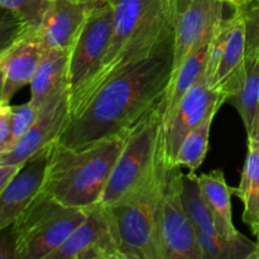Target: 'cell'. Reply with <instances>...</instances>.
<instances>
[{"label":"cell","instance_id":"cell-1","mask_svg":"<svg viewBox=\"0 0 259 259\" xmlns=\"http://www.w3.org/2000/svg\"><path fill=\"white\" fill-rule=\"evenodd\" d=\"M174 71V38L149 57L109 78L70 116L58 143L81 147L129 133L157 106L162 105Z\"/></svg>","mask_w":259,"mask_h":259},{"label":"cell","instance_id":"cell-2","mask_svg":"<svg viewBox=\"0 0 259 259\" xmlns=\"http://www.w3.org/2000/svg\"><path fill=\"white\" fill-rule=\"evenodd\" d=\"M108 2L114 10L110 45L98 75L71 110V115L109 78L149 57L162 45L175 38V0Z\"/></svg>","mask_w":259,"mask_h":259},{"label":"cell","instance_id":"cell-3","mask_svg":"<svg viewBox=\"0 0 259 259\" xmlns=\"http://www.w3.org/2000/svg\"><path fill=\"white\" fill-rule=\"evenodd\" d=\"M129 134L75 148L55 142L40 191L66 206L89 210L99 205Z\"/></svg>","mask_w":259,"mask_h":259},{"label":"cell","instance_id":"cell-4","mask_svg":"<svg viewBox=\"0 0 259 259\" xmlns=\"http://www.w3.org/2000/svg\"><path fill=\"white\" fill-rule=\"evenodd\" d=\"M162 108L163 104L153 109L131 132L99 205L126 201L169 164L163 151Z\"/></svg>","mask_w":259,"mask_h":259},{"label":"cell","instance_id":"cell-5","mask_svg":"<svg viewBox=\"0 0 259 259\" xmlns=\"http://www.w3.org/2000/svg\"><path fill=\"white\" fill-rule=\"evenodd\" d=\"M169 167L126 201L105 206L124 259H162L157 218Z\"/></svg>","mask_w":259,"mask_h":259},{"label":"cell","instance_id":"cell-6","mask_svg":"<svg viewBox=\"0 0 259 259\" xmlns=\"http://www.w3.org/2000/svg\"><path fill=\"white\" fill-rule=\"evenodd\" d=\"M88 210L66 206L39 191L14 223L17 259H48L83 222Z\"/></svg>","mask_w":259,"mask_h":259},{"label":"cell","instance_id":"cell-7","mask_svg":"<svg viewBox=\"0 0 259 259\" xmlns=\"http://www.w3.org/2000/svg\"><path fill=\"white\" fill-rule=\"evenodd\" d=\"M114 10L108 0L91 9L68 53L70 111L77 105L91 81L98 75L108 52L113 33Z\"/></svg>","mask_w":259,"mask_h":259},{"label":"cell","instance_id":"cell-8","mask_svg":"<svg viewBox=\"0 0 259 259\" xmlns=\"http://www.w3.org/2000/svg\"><path fill=\"white\" fill-rule=\"evenodd\" d=\"M181 167L171 166L158 205L157 232L162 259H201L197 230L181 199Z\"/></svg>","mask_w":259,"mask_h":259},{"label":"cell","instance_id":"cell-9","mask_svg":"<svg viewBox=\"0 0 259 259\" xmlns=\"http://www.w3.org/2000/svg\"><path fill=\"white\" fill-rule=\"evenodd\" d=\"M48 259H124L105 206L89 209L83 222Z\"/></svg>","mask_w":259,"mask_h":259},{"label":"cell","instance_id":"cell-10","mask_svg":"<svg viewBox=\"0 0 259 259\" xmlns=\"http://www.w3.org/2000/svg\"><path fill=\"white\" fill-rule=\"evenodd\" d=\"M225 4L224 0H175L172 75L192 51L214 32L218 23L224 18Z\"/></svg>","mask_w":259,"mask_h":259},{"label":"cell","instance_id":"cell-11","mask_svg":"<svg viewBox=\"0 0 259 259\" xmlns=\"http://www.w3.org/2000/svg\"><path fill=\"white\" fill-rule=\"evenodd\" d=\"M224 100L207 83L205 75L185 94L171 118L163 124V151L167 162L174 166L185 138L204 121L207 114L220 108Z\"/></svg>","mask_w":259,"mask_h":259},{"label":"cell","instance_id":"cell-12","mask_svg":"<svg viewBox=\"0 0 259 259\" xmlns=\"http://www.w3.org/2000/svg\"><path fill=\"white\" fill-rule=\"evenodd\" d=\"M68 90L53 96L39 110L37 119L17 144L0 156V164L23 166L33 156L58 141L70 120Z\"/></svg>","mask_w":259,"mask_h":259},{"label":"cell","instance_id":"cell-13","mask_svg":"<svg viewBox=\"0 0 259 259\" xmlns=\"http://www.w3.org/2000/svg\"><path fill=\"white\" fill-rule=\"evenodd\" d=\"M98 2H72V0H51L39 27L32 33L45 51H70L80 30ZM105 2V0H104Z\"/></svg>","mask_w":259,"mask_h":259},{"label":"cell","instance_id":"cell-14","mask_svg":"<svg viewBox=\"0 0 259 259\" xmlns=\"http://www.w3.org/2000/svg\"><path fill=\"white\" fill-rule=\"evenodd\" d=\"M51 147L25 162L0 192V230L14 224L40 191Z\"/></svg>","mask_w":259,"mask_h":259},{"label":"cell","instance_id":"cell-15","mask_svg":"<svg viewBox=\"0 0 259 259\" xmlns=\"http://www.w3.org/2000/svg\"><path fill=\"white\" fill-rule=\"evenodd\" d=\"M245 76V25L242 9L234 8V22L228 37L222 61L210 88L227 103L239 91Z\"/></svg>","mask_w":259,"mask_h":259},{"label":"cell","instance_id":"cell-16","mask_svg":"<svg viewBox=\"0 0 259 259\" xmlns=\"http://www.w3.org/2000/svg\"><path fill=\"white\" fill-rule=\"evenodd\" d=\"M45 52L37 38L27 33L0 57L5 71L3 104H9L20 89L32 82Z\"/></svg>","mask_w":259,"mask_h":259},{"label":"cell","instance_id":"cell-17","mask_svg":"<svg viewBox=\"0 0 259 259\" xmlns=\"http://www.w3.org/2000/svg\"><path fill=\"white\" fill-rule=\"evenodd\" d=\"M67 50H47L40 60L30 86V103L42 109L53 96L68 90Z\"/></svg>","mask_w":259,"mask_h":259},{"label":"cell","instance_id":"cell-18","mask_svg":"<svg viewBox=\"0 0 259 259\" xmlns=\"http://www.w3.org/2000/svg\"><path fill=\"white\" fill-rule=\"evenodd\" d=\"M200 190L214 218L219 238L234 239L239 232L235 229L232 214V189L225 181L224 172L214 169L197 176Z\"/></svg>","mask_w":259,"mask_h":259},{"label":"cell","instance_id":"cell-19","mask_svg":"<svg viewBox=\"0 0 259 259\" xmlns=\"http://www.w3.org/2000/svg\"><path fill=\"white\" fill-rule=\"evenodd\" d=\"M212 33L207 35L192 51L191 55L184 61V63L180 66L179 70L172 75L168 91H167V95L163 101V108H162V121H163V124L171 118L174 111L176 110L177 105L181 101V99L185 96V94L195 85V82L204 73L205 65H206L207 51H209V45L210 40H211Z\"/></svg>","mask_w":259,"mask_h":259},{"label":"cell","instance_id":"cell-20","mask_svg":"<svg viewBox=\"0 0 259 259\" xmlns=\"http://www.w3.org/2000/svg\"><path fill=\"white\" fill-rule=\"evenodd\" d=\"M232 194L244 205L243 220L253 234L259 238V143L248 139V153L242 180Z\"/></svg>","mask_w":259,"mask_h":259},{"label":"cell","instance_id":"cell-21","mask_svg":"<svg viewBox=\"0 0 259 259\" xmlns=\"http://www.w3.org/2000/svg\"><path fill=\"white\" fill-rule=\"evenodd\" d=\"M227 103L239 113L249 136L259 110V57H245V76L239 91Z\"/></svg>","mask_w":259,"mask_h":259},{"label":"cell","instance_id":"cell-22","mask_svg":"<svg viewBox=\"0 0 259 259\" xmlns=\"http://www.w3.org/2000/svg\"><path fill=\"white\" fill-rule=\"evenodd\" d=\"M181 199L185 210L194 227L196 228L197 233L217 238L218 234L215 229L214 218L202 196L199 181H197V175H195V172L190 171V174L184 175L182 177Z\"/></svg>","mask_w":259,"mask_h":259},{"label":"cell","instance_id":"cell-23","mask_svg":"<svg viewBox=\"0 0 259 259\" xmlns=\"http://www.w3.org/2000/svg\"><path fill=\"white\" fill-rule=\"evenodd\" d=\"M201 259H258V243L243 234L234 239L212 238L197 233Z\"/></svg>","mask_w":259,"mask_h":259},{"label":"cell","instance_id":"cell-24","mask_svg":"<svg viewBox=\"0 0 259 259\" xmlns=\"http://www.w3.org/2000/svg\"><path fill=\"white\" fill-rule=\"evenodd\" d=\"M219 109L220 108H215L214 110L210 111L204 121L185 138L175 159L174 166H185L191 172H195L204 163L206 153L209 151L210 131H211L212 121Z\"/></svg>","mask_w":259,"mask_h":259},{"label":"cell","instance_id":"cell-25","mask_svg":"<svg viewBox=\"0 0 259 259\" xmlns=\"http://www.w3.org/2000/svg\"><path fill=\"white\" fill-rule=\"evenodd\" d=\"M51 0H0V8L12 12L28 33H33L43 19Z\"/></svg>","mask_w":259,"mask_h":259},{"label":"cell","instance_id":"cell-26","mask_svg":"<svg viewBox=\"0 0 259 259\" xmlns=\"http://www.w3.org/2000/svg\"><path fill=\"white\" fill-rule=\"evenodd\" d=\"M233 22H234V12L229 18H223L218 25L215 27L214 33H212L211 40L209 45V51H207L206 65H205L204 75L206 78L209 86L211 85V81L217 73L218 67L222 61L223 53H224L225 46H227L228 37H229L230 29H232Z\"/></svg>","mask_w":259,"mask_h":259},{"label":"cell","instance_id":"cell-27","mask_svg":"<svg viewBox=\"0 0 259 259\" xmlns=\"http://www.w3.org/2000/svg\"><path fill=\"white\" fill-rule=\"evenodd\" d=\"M38 114H39V109L35 108L30 101L22 104V105L13 106L10 136L7 144L0 149V156L9 152L19 142V139L24 136L25 132L34 123Z\"/></svg>","mask_w":259,"mask_h":259},{"label":"cell","instance_id":"cell-28","mask_svg":"<svg viewBox=\"0 0 259 259\" xmlns=\"http://www.w3.org/2000/svg\"><path fill=\"white\" fill-rule=\"evenodd\" d=\"M27 33L23 23L12 12L0 8V57Z\"/></svg>","mask_w":259,"mask_h":259},{"label":"cell","instance_id":"cell-29","mask_svg":"<svg viewBox=\"0 0 259 259\" xmlns=\"http://www.w3.org/2000/svg\"><path fill=\"white\" fill-rule=\"evenodd\" d=\"M253 3L240 8L245 25V57L250 58L259 57V4Z\"/></svg>","mask_w":259,"mask_h":259},{"label":"cell","instance_id":"cell-30","mask_svg":"<svg viewBox=\"0 0 259 259\" xmlns=\"http://www.w3.org/2000/svg\"><path fill=\"white\" fill-rule=\"evenodd\" d=\"M0 259H17V233L14 224L0 230Z\"/></svg>","mask_w":259,"mask_h":259},{"label":"cell","instance_id":"cell-31","mask_svg":"<svg viewBox=\"0 0 259 259\" xmlns=\"http://www.w3.org/2000/svg\"><path fill=\"white\" fill-rule=\"evenodd\" d=\"M13 106L10 104H0V149L7 144L12 129Z\"/></svg>","mask_w":259,"mask_h":259},{"label":"cell","instance_id":"cell-32","mask_svg":"<svg viewBox=\"0 0 259 259\" xmlns=\"http://www.w3.org/2000/svg\"><path fill=\"white\" fill-rule=\"evenodd\" d=\"M22 166H9V164H0V192L9 182V180L19 171Z\"/></svg>","mask_w":259,"mask_h":259},{"label":"cell","instance_id":"cell-33","mask_svg":"<svg viewBox=\"0 0 259 259\" xmlns=\"http://www.w3.org/2000/svg\"><path fill=\"white\" fill-rule=\"evenodd\" d=\"M248 139L259 143V110L257 113V116H255V121H254V125H253L252 132H250V134L248 136Z\"/></svg>","mask_w":259,"mask_h":259},{"label":"cell","instance_id":"cell-34","mask_svg":"<svg viewBox=\"0 0 259 259\" xmlns=\"http://www.w3.org/2000/svg\"><path fill=\"white\" fill-rule=\"evenodd\" d=\"M224 2L233 8H243L247 7L248 4L253 3L254 0H224Z\"/></svg>","mask_w":259,"mask_h":259},{"label":"cell","instance_id":"cell-35","mask_svg":"<svg viewBox=\"0 0 259 259\" xmlns=\"http://www.w3.org/2000/svg\"><path fill=\"white\" fill-rule=\"evenodd\" d=\"M4 85H5V71L2 61H0V104H3V95H4Z\"/></svg>","mask_w":259,"mask_h":259},{"label":"cell","instance_id":"cell-36","mask_svg":"<svg viewBox=\"0 0 259 259\" xmlns=\"http://www.w3.org/2000/svg\"><path fill=\"white\" fill-rule=\"evenodd\" d=\"M72 2H81V3H88V2H98V0H72ZM104 2V0H103Z\"/></svg>","mask_w":259,"mask_h":259},{"label":"cell","instance_id":"cell-37","mask_svg":"<svg viewBox=\"0 0 259 259\" xmlns=\"http://www.w3.org/2000/svg\"><path fill=\"white\" fill-rule=\"evenodd\" d=\"M257 243H258V250H259V238H257ZM258 259H259V252H258Z\"/></svg>","mask_w":259,"mask_h":259},{"label":"cell","instance_id":"cell-38","mask_svg":"<svg viewBox=\"0 0 259 259\" xmlns=\"http://www.w3.org/2000/svg\"><path fill=\"white\" fill-rule=\"evenodd\" d=\"M254 2H255V3H258V4H259V0H254Z\"/></svg>","mask_w":259,"mask_h":259}]
</instances>
